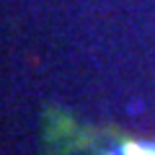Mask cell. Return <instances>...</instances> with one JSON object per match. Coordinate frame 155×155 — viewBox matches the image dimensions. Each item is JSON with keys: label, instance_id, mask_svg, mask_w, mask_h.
I'll return each mask as SVG.
<instances>
[{"label": "cell", "instance_id": "6da1fadb", "mask_svg": "<svg viewBox=\"0 0 155 155\" xmlns=\"http://www.w3.org/2000/svg\"><path fill=\"white\" fill-rule=\"evenodd\" d=\"M49 155H155V140H134L111 129L57 134Z\"/></svg>", "mask_w": 155, "mask_h": 155}]
</instances>
